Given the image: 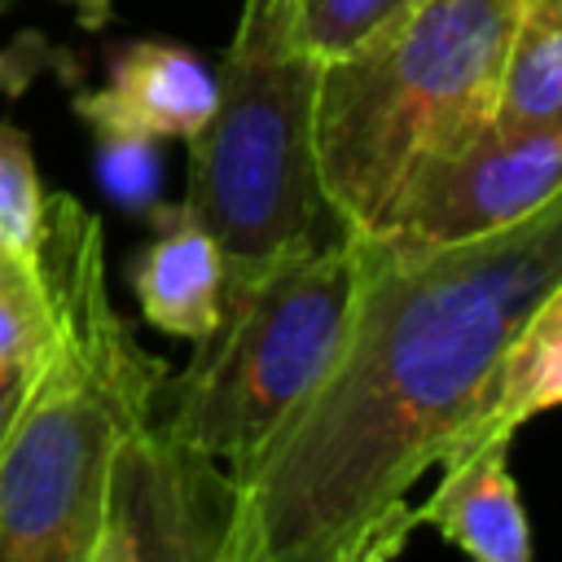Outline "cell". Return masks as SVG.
I'll use <instances>...</instances> for the list:
<instances>
[{"label":"cell","mask_w":562,"mask_h":562,"mask_svg":"<svg viewBox=\"0 0 562 562\" xmlns=\"http://www.w3.org/2000/svg\"><path fill=\"white\" fill-rule=\"evenodd\" d=\"M417 4L422 0H294V31L299 44L325 66L382 35Z\"/></svg>","instance_id":"obj_14"},{"label":"cell","mask_w":562,"mask_h":562,"mask_svg":"<svg viewBox=\"0 0 562 562\" xmlns=\"http://www.w3.org/2000/svg\"><path fill=\"white\" fill-rule=\"evenodd\" d=\"M114 501L132 536V562H228V465L171 439L149 417L119 448Z\"/></svg>","instance_id":"obj_7"},{"label":"cell","mask_w":562,"mask_h":562,"mask_svg":"<svg viewBox=\"0 0 562 562\" xmlns=\"http://www.w3.org/2000/svg\"><path fill=\"white\" fill-rule=\"evenodd\" d=\"M518 0H422L316 79V171L347 233H378L404 184L492 127Z\"/></svg>","instance_id":"obj_3"},{"label":"cell","mask_w":562,"mask_h":562,"mask_svg":"<svg viewBox=\"0 0 562 562\" xmlns=\"http://www.w3.org/2000/svg\"><path fill=\"white\" fill-rule=\"evenodd\" d=\"M562 193V127L479 132L465 149L426 162L382 228L400 241L448 246L509 228Z\"/></svg>","instance_id":"obj_6"},{"label":"cell","mask_w":562,"mask_h":562,"mask_svg":"<svg viewBox=\"0 0 562 562\" xmlns=\"http://www.w3.org/2000/svg\"><path fill=\"white\" fill-rule=\"evenodd\" d=\"M97 176H101V189L119 206L149 211L158 202V184H162L158 140L127 136V132H101L97 136Z\"/></svg>","instance_id":"obj_16"},{"label":"cell","mask_w":562,"mask_h":562,"mask_svg":"<svg viewBox=\"0 0 562 562\" xmlns=\"http://www.w3.org/2000/svg\"><path fill=\"white\" fill-rule=\"evenodd\" d=\"M154 233L132 259V294L140 316L171 338H206L224 307V255L220 241L180 206H149Z\"/></svg>","instance_id":"obj_9"},{"label":"cell","mask_w":562,"mask_h":562,"mask_svg":"<svg viewBox=\"0 0 562 562\" xmlns=\"http://www.w3.org/2000/svg\"><path fill=\"white\" fill-rule=\"evenodd\" d=\"M492 127L496 132L562 127V22L518 18L501 70Z\"/></svg>","instance_id":"obj_12"},{"label":"cell","mask_w":562,"mask_h":562,"mask_svg":"<svg viewBox=\"0 0 562 562\" xmlns=\"http://www.w3.org/2000/svg\"><path fill=\"white\" fill-rule=\"evenodd\" d=\"M360 268L364 241L347 233L290 250L259 272L224 277L220 321L180 373H162L149 422L224 465L250 457L338 364Z\"/></svg>","instance_id":"obj_5"},{"label":"cell","mask_w":562,"mask_h":562,"mask_svg":"<svg viewBox=\"0 0 562 562\" xmlns=\"http://www.w3.org/2000/svg\"><path fill=\"white\" fill-rule=\"evenodd\" d=\"M364 268L329 378L233 474L228 562H391L408 487L479 422L514 329L562 281V193L527 220L422 246L360 233Z\"/></svg>","instance_id":"obj_1"},{"label":"cell","mask_w":562,"mask_h":562,"mask_svg":"<svg viewBox=\"0 0 562 562\" xmlns=\"http://www.w3.org/2000/svg\"><path fill=\"white\" fill-rule=\"evenodd\" d=\"M83 562H132V536H127V522L119 514L114 492H110V514H105V522H101V531H97V540H92Z\"/></svg>","instance_id":"obj_17"},{"label":"cell","mask_w":562,"mask_h":562,"mask_svg":"<svg viewBox=\"0 0 562 562\" xmlns=\"http://www.w3.org/2000/svg\"><path fill=\"white\" fill-rule=\"evenodd\" d=\"M518 4H522V0H518Z\"/></svg>","instance_id":"obj_20"},{"label":"cell","mask_w":562,"mask_h":562,"mask_svg":"<svg viewBox=\"0 0 562 562\" xmlns=\"http://www.w3.org/2000/svg\"><path fill=\"white\" fill-rule=\"evenodd\" d=\"M215 105V70L184 44L132 40L110 57V79L75 97V114L101 132L193 140Z\"/></svg>","instance_id":"obj_8"},{"label":"cell","mask_w":562,"mask_h":562,"mask_svg":"<svg viewBox=\"0 0 562 562\" xmlns=\"http://www.w3.org/2000/svg\"><path fill=\"white\" fill-rule=\"evenodd\" d=\"M53 294L40 259H18L0 250V364L31 369L53 338Z\"/></svg>","instance_id":"obj_13"},{"label":"cell","mask_w":562,"mask_h":562,"mask_svg":"<svg viewBox=\"0 0 562 562\" xmlns=\"http://www.w3.org/2000/svg\"><path fill=\"white\" fill-rule=\"evenodd\" d=\"M44 206L48 193L40 184L31 140L0 119V250L18 259H35L44 233Z\"/></svg>","instance_id":"obj_15"},{"label":"cell","mask_w":562,"mask_h":562,"mask_svg":"<svg viewBox=\"0 0 562 562\" xmlns=\"http://www.w3.org/2000/svg\"><path fill=\"white\" fill-rule=\"evenodd\" d=\"M31 369H35V364H31ZM31 369H4V364H0V439H4V430H9V417H13V408H18L22 391H26V378H31Z\"/></svg>","instance_id":"obj_18"},{"label":"cell","mask_w":562,"mask_h":562,"mask_svg":"<svg viewBox=\"0 0 562 562\" xmlns=\"http://www.w3.org/2000/svg\"><path fill=\"white\" fill-rule=\"evenodd\" d=\"M35 259L57 325L0 439V562H83L167 369L114 312L101 220L70 193H48Z\"/></svg>","instance_id":"obj_2"},{"label":"cell","mask_w":562,"mask_h":562,"mask_svg":"<svg viewBox=\"0 0 562 562\" xmlns=\"http://www.w3.org/2000/svg\"><path fill=\"white\" fill-rule=\"evenodd\" d=\"M413 514L474 562H531V527L509 474V439L448 461L435 496L413 505Z\"/></svg>","instance_id":"obj_10"},{"label":"cell","mask_w":562,"mask_h":562,"mask_svg":"<svg viewBox=\"0 0 562 562\" xmlns=\"http://www.w3.org/2000/svg\"><path fill=\"white\" fill-rule=\"evenodd\" d=\"M527 22H562V0H522V13Z\"/></svg>","instance_id":"obj_19"},{"label":"cell","mask_w":562,"mask_h":562,"mask_svg":"<svg viewBox=\"0 0 562 562\" xmlns=\"http://www.w3.org/2000/svg\"><path fill=\"white\" fill-rule=\"evenodd\" d=\"M321 61L299 44L294 0H241L215 70V105L189 140L184 206L220 241L224 277L347 237L316 171Z\"/></svg>","instance_id":"obj_4"},{"label":"cell","mask_w":562,"mask_h":562,"mask_svg":"<svg viewBox=\"0 0 562 562\" xmlns=\"http://www.w3.org/2000/svg\"><path fill=\"white\" fill-rule=\"evenodd\" d=\"M558 404H562V281L514 329V338L496 364L487 408L479 413V422L465 430V439L439 465L461 461L483 443L509 439L522 422H531Z\"/></svg>","instance_id":"obj_11"}]
</instances>
